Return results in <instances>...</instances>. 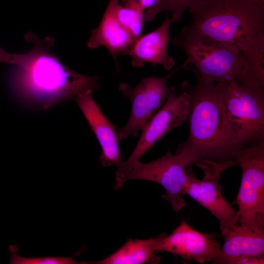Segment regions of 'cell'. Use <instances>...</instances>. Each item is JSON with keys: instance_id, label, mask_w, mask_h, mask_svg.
<instances>
[{"instance_id": "2e32d148", "label": "cell", "mask_w": 264, "mask_h": 264, "mask_svg": "<svg viewBox=\"0 0 264 264\" xmlns=\"http://www.w3.org/2000/svg\"><path fill=\"white\" fill-rule=\"evenodd\" d=\"M160 236L145 240L129 239L114 253L100 261L88 264H158L160 257L155 255Z\"/></svg>"}, {"instance_id": "8fae6325", "label": "cell", "mask_w": 264, "mask_h": 264, "mask_svg": "<svg viewBox=\"0 0 264 264\" xmlns=\"http://www.w3.org/2000/svg\"><path fill=\"white\" fill-rule=\"evenodd\" d=\"M160 236L156 252H167L184 261L214 264L221 248L216 235L195 230L184 220L170 235Z\"/></svg>"}, {"instance_id": "30bf717a", "label": "cell", "mask_w": 264, "mask_h": 264, "mask_svg": "<svg viewBox=\"0 0 264 264\" xmlns=\"http://www.w3.org/2000/svg\"><path fill=\"white\" fill-rule=\"evenodd\" d=\"M189 167L181 154H173L170 150L160 158L147 163L137 162L121 180L120 188L125 182L133 179L151 181L161 185L166 193L161 196L178 212L186 206L184 198L187 181L186 168Z\"/></svg>"}, {"instance_id": "277c9868", "label": "cell", "mask_w": 264, "mask_h": 264, "mask_svg": "<svg viewBox=\"0 0 264 264\" xmlns=\"http://www.w3.org/2000/svg\"><path fill=\"white\" fill-rule=\"evenodd\" d=\"M173 44L185 53L182 65L208 84L236 81L256 88L240 50L234 46L195 37L178 36Z\"/></svg>"}, {"instance_id": "9a60e30c", "label": "cell", "mask_w": 264, "mask_h": 264, "mask_svg": "<svg viewBox=\"0 0 264 264\" xmlns=\"http://www.w3.org/2000/svg\"><path fill=\"white\" fill-rule=\"evenodd\" d=\"M222 235L223 244L214 264H229L232 260L244 256L264 257V231L238 224Z\"/></svg>"}, {"instance_id": "8992f818", "label": "cell", "mask_w": 264, "mask_h": 264, "mask_svg": "<svg viewBox=\"0 0 264 264\" xmlns=\"http://www.w3.org/2000/svg\"><path fill=\"white\" fill-rule=\"evenodd\" d=\"M235 159L242 169L236 198L238 223L264 231V143L239 149Z\"/></svg>"}, {"instance_id": "5b68a950", "label": "cell", "mask_w": 264, "mask_h": 264, "mask_svg": "<svg viewBox=\"0 0 264 264\" xmlns=\"http://www.w3.org/2000/svg\"><path fill=\"white\" fill-rule=\"evenodd\" d=\"M224 105L238 149L264 143V89L226 82Z\"/></svg>"}, {"instance_id": "7c38bea8", "label": "cell", "mask_w": 264, "mask_h": 264, "mask_svg": "<svg viewBox=\"0 0 264 264\" xmlns=\"http://www.w3.org/2000/svg\"><path fill=\"white\" fill-rule=\"evenodd\" d=\"M92 90L80 94L75 100L94 133L102 149L100 161L104 167L122 162L116 127L103 114L92 97Z\"/></svg>"}, {"instance_id": "ba28073f", "label": "cell", "mask_w": 264, "mask_h": 264, "mask_svg": "<svg viewBox=\"0 0 264 264\" xmlns=\"http://www.w3.org/2000/svg\"><path fill=\"white\" fill-rule=\"evenodd\" d=\"M179 69V67L177 68L165 77L145 78L134 87L125 82L119 85V90L124 97L130 99L132 105L128 122L123 128L118 129L117 133L119 141L128 136H138L145 124L176 89L175 86L168 87V81Z\"/></svg>"}, {"instance_id": "3957f363", "label": "cell", "mask_w": 264, "mask_h": 264, "mask_svg": "<svg viewBox=\"0 0 264 264\" xmlns=\"http://www.w3.org/2000/svg\"><path fill=\"white\" fill-rule=\"evenodd\" d=\"M196 86L183 81L181 89L189 95L187 140L176 151L189 166L201 160L222 163L236 160L239 150L229 128L224 105L226 82L206 83L197 78Z\"/></svg>"}, {"instance_id": "7402d4cb", "label": "cell", "mask_w": 264, "mask_h": 264, "mask_svg": "<svg viewBox=\"0 0 264 264\" xmlns=\"http://www.w3.org/2000/svg\"><path fill=\"white\" fill-rule=\"evenodd\" d=\"M264 257L244 256L236 258L229 264H263Z\"/></svg>"}, {"instance_id": "7a4b0ae2", "label": "cell", "mask_w": 264, "mask_h": 264, "mask_svg": "<svg viewBox=\"0 0 264 264\" xmlns=\"http://www.w3.org/2000/svg\"><path fill=\"white\" fill-rule=\"evenodd\" d=\"M32 43L31 51L24 54L22 63L15 66L9 77L10 89L17 99L32 107L48 109L80 94L99 88L97 76L83 75L65 66L49 52L53 38L41 40L30 33L25 36Z\"/></svg>"}, {"instance_id": "603a6c76", "label": "cell", "mask_w": 264, "mask_h": 264, "mask_svg": "<svg viewBox=\"0 0 264 264\" xmlns=\"http://www.w3.org/2000/svg\"><path fill=\"white\" fill-rule=\"evenodd\" d=\"M256 3L264 6V0H253Z\"/></svg>"}, {"instance_id": "4fadbf2b", "label": "cell", "mask_w": 264, "mask_h": 264, "mask_svg": "<svg viewBox=\"0 0 264 264\" xmlns=\"http://www.w3.org/2000/svg\"><path fill=\"white\" fill-rule=\"evenodd\" d=\"M172 20L167 17L156 29L141 35L122 54L130 56L134 67L141 68L146 63L161 65L166 70L174 66V59L169 55V30Z\"/></svg>"}, {"instance_id": "e0dca14e", "label": "cell", "mask_w": 264, "mask_h": 264, "mask_svg": "<svg viewBox=\"0 0 264 264\" xmlns=\"http://www.w3.org/2000/svg\"><path fill=\"white\" fill-rule=\"evenodd\" d=\"M144 13L137 8L121 4L119 1L116 5L115 15L118 21L135 39L142 35Z\"/></svg>"}, {"instance_id": "ffe728a7", "label": "cell", "mask_w": 264, "mask_h": 264, "mask_svg": "<svg viewBox=\"0 0 264 264\" xmlns=\"http://www.w3.org/2000/svg\"><path fill=\"white\" fill-rule=\"evenodd\" d=\"M157 1L158 0H123V4L145 12L148 9L155 5Z\"/></svg>"}, {"instance_id": "44dd1931", "label": "cell", "mask_w": 264, "mask_h": 264, "mask_svg": "<svg viewBox=\"0 0 264 264\" xmlns=\"http://www.w3.org/2000/svg\"><path fill=\"white\" fill-rule=\"evenodd\" d=\"M23 58V54L9 53L0 46V63H4L17 66L19 65Z\"/></svg>"}, {"instance_id": "5bb4252c", "label": "cell", "mask_w": 264, "mask_h": 264, "mask_svg": "<svg viewBox=\"0 0 264 264\" xmlns=\"http://www.w3.org/2000/svg\"><path fill=\"white\" fill-rule=\"evenodd\" d=\"M119 0H110L98 26L91 30L87 42L90 49L101 46L107 48L119 69L118 55L135 40L119 22L115 15V7Z\"/></svg>"}, {"instance_id": "52a82bcc", "label": "cell", "mask_w": 264, "mask_h": 264, "mask_svg": "<svg viewBox=\"0 0 264 264\" xmlns=\"http://www.w3.org/2000/svg\"><path fill=\"white\" fill-rule=\"evenodd\" d=\"M195 164L203 172L201 179L196 177L191 169L186 170L187 181L184 195H188L207 209L218 220L221 234L238 223V213L221 193L220 182L222 172L238 165L236 160L218 163L206 160Z\"/></svg>"}, {"instance_id": "9c48e42d", "label": "cell", "mask_w": 264, "mask_h": 264, "mask_svg": "<svg viewBox=\"0 0 264 264\" xmlns=\"http://www.w3.org/2000/svg\"><path fill=\"white\" fill-rule=\"evenodd\" d=\"M188 101L189 95L186 91L181 89L177 94L175 90L160 109L145 124L131 155L117 167L115 189L119 188L121 179L147 151L167 132L186 121Z\"/></svg>"}, {"instance_id": "6da1fadb", "label": "cell", "mask_w": 264, "mask_h": 264, "mask_svg": "<svg viewBox=\"0 0 264 264\" xmlns=\"http://www.w3.org/2000/svg\"><path fill=\"white\" fill-rule=\"evenodd\" d=\"M178 36L228 44L242 53L252 81L264 86V6L253 0H198Z\"/></svg>"}, {"instance_id": "d6986e66", "label": "cell", "mask_w": 264, "mask_h": 264, "mask_svg": "<svg viewBox=\"0 0 264 264\" xmlns=\"http://www.w3.org/2000/svg\"><path fill=\"white\" fill-rule=\"evenodd\" d=\"M9 251L11 254L10 263L11 264H87V262H78L73 257L47 256L40 257H23L18 254V246L10 245Z\"/></svg>"}, {"instance_id": "ac0fdd59", "label": "cell", "mask_w": 264, "mask_h": 264, "mask_svg": "<svg viewBox=\"0 0 264 264\" xmlns=\"http://www.w3.org/2000/svg\"><path fill=\"white\" fill-rule=\"evenodd\" d=\"M198 0H158L157 3L144 13L145 22L153 21L159 13L166 11L172 14L173 22H178L185 11Z\"/></svg>"}]
</instances>
